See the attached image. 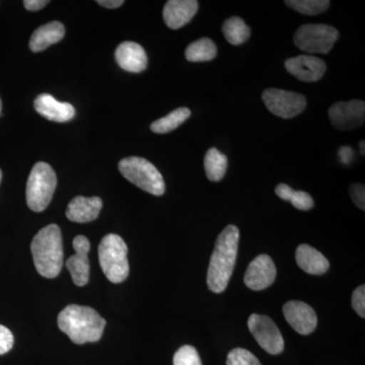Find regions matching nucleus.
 Wrapping results in <instances>:
<instances>
[{"mask_svg": "<svg viewBox=\"0 0 365 365\" xmlns=\"http://www.w3.org/2000/svg\"><path fill=\"white\" fill-rule=\"evenodd\" d=\"M14 335L6 327L0 325V355L11 351L14 346Z\"/></svg>", "mask_w": 365, "mask_h": 365, "instance_id": "30", "label": "nucleus"}, {"mask_svg": "<svg viewBox=\"0 0 365 365\" xmlns=\"http://www.w3.org/2000/svg\"><path fill=\"white\" fill-rule=\"evenodd\" d=\"M186 59L191 62L210 61L217 55V48L212 40L202 38L191 43L187 47Z\"/></svg>", "mask_w": 365, "mask_h": 365, "instance_id": "22", "label": "nucleus"}, {"mask_svg": "<svg viewBox=\"0 0 365 365\" xmlns=\"http://www.w3.org/2000/svg\"><path fill=\"white\" fill-rule=\"evenodd\" d=\"M118 66L129 72L143 71L148 67L146 53L140 45L134 42H124L118 46L115 53Z\"/></svg>", "mask_w": 365, "mask_h": 365, "instance_id": "17", "label": "nucleus"}, {"mask_svg": "<svg viewBox=\"0 0 365 365\" xmlns=\"http://www.w3.org/2000/svg\"><path fill=\"white\" fill-rule=\"evenodd\" d=\"M66 35V28L60 21H51L40 26L30 40V49L37 53L44 51L49 46L58 43Z\"/></svg>", "mask_w": 365, "mask_h": 365, "instance_id": "20", "label": "nucleus"}, {"mask_svg": "<svg viewBox=\"0 0 365 365\" xmlns=\"http://www.w3.org/2000/svg\"><path fill=\"white\" fill-rule=\"evenodd\" d=\"M34 106H35L36 111L46 119L59 122V123L71 121L76 115V109L73 106L69 103L58 102L56 98L48 93L38 96L34 102Z\"/></svg>", "mask_w": 365, "mask_h": 365, "instance_id": "16", "label": "nucleus"}, {"mask_svg": "<svg viewBox=\"0 0 365 365\" xmlns=\"http://www.w3.org/2000/svg\"><path fill=\"white\" fill-rule=\"evenodd\" d=\"M239 242V228L232 225L225 227L216 240L207 271L208 288L215 294L227 289L237 262Z\"/></svg>", "mask_w": 365, "mask_h": 365, "instance_id": "1", "label": "nucleus"}, {"mask_svg": "<svg viewBox=\"0 0 365 365\" xmlns=\"http://www.w3.org/2000/svg\"><path fill=\"white\" fill-rule=\"evenodd\" d=\"M285 4L297 13L317 16L326 11L330 7L331 2L328 0H288Z\"/></svg>", "mask_w": 365, "mask_h": 365, "instance_id": "26", "label": "nucleus"}, {"mask_svg": "<svg viewBox=\"0 0 365 365\" xmlns=\"http://www.w3.org/2000/svg\"><path fill=\"white\" fill-rule=\"evenodd\" d=\"M276 195L285 201H290L295 208L307 211L314 207V199L304 191H294L287 184H279L275 189Z\"/></svg>", "mask_w": 365, "mask_h": 365, "instance_id": "25", "label": "nucleus"}, {"mask_svg": "<svg viewBox=\"0 0 365 365\" xmlns=\"http://www.w3.org/2000/svg\"><path fill=\"white\" fill-rule=\"evenodd\" d=\"M196 0H170L163 7V20L173 30H178L189 23L198 11Z\"/></svg>", "mask_w": 365, "mask_h": 365, "instance_id": "15", "label": "nucleus"}, {"mask_svg": "<svg viewBox=\"0 0 365 365\" xmlns=\"http://www.w3.org/2000/svg\"><path fill=\"white\" fill-rule=\"evenodd\" d=\"M57 325L72 342L83 345L100 341L107 322L90 307L69 304L60 312Z\"/></svg>", "mask_w": 365, "mask_h": 365, "instance_id": "2", "label": "nucleus"}, {"mask_svg": "<svg viewBox=\"0 0 365 365\" xmlns=\"http://www.w3.org/2000/svg\"><path fill=\"white\" fill-rule=\"evenodd\" d=\"M285 68L292 76L304 83H314L323 78L327 71L324 60L311 55H299L285 61Z\"/></svg>", "mask_w": 365, "mask_h": 365, "instance_id": "14", "label": "nucleus"}, {"mask_svg": "<svg viewBox=\"0 0 365 365\" xmlns=\"http://www.w3.org/2000/svg\"><path fill=\"white\" fill-rule=\"evenodd\" d=\"M49 4L48 0H25L24 6L30 11H38Z\"/></svg>", "mask_w": 365, "mask_h": 365, "instance_id": "33", "label": "nucleus"}, {"mask_svg": "<svg viewBox=\"0 0 365 365\" xmlns=\"http://www.w3.org/2000/svg\"><path fill=\"white\" fill-rule=\"evenodd\" d=\"M277 270L268 255H259L250 263L245 274V284L255 292L266 289L275 281Z\"/></svg>", "mask_w": 365, "mask_h": 365, "instance_id": "11", "label": "nucleus"}, {"mask_svg": "<svg viewBox=\"0 0 365 365\" xmlns=\"http://www.w3.org/2000/svg\"><path fill=\"white\" fill-rule=\"evenodd\" d=\"M295 260L300 269L312 275H322L330 268V263L321 252L309 245H300L295 253Z\"/></svg>", "mask_w": 365, "mask_h": 365, "instance_id": "19", "label": "nucleus"}, {"mask_svg": "<svg viewBox=\"0 0 365 365\" xmlns=\"http://www.w3.org/2000/svg\"><path fill=\"white\" fill-rule=\"evenodd\" d=\"M350 196L355 205L365 210V187L362 184H353L350 187Z\"/></svg>", "mask_w": 365, "mask_h": 365, "instance_id": "31", "label": "nucleus"}, {"mask_svg": "<svg viewBox=\"0 0 365 365\" xmlns=\"http://www.w3.org/2000/svg\"><path fill=\"white\" fill-rule=\"evenodd\" d=\"M1 110H2V103H1V100H0V115H1Z\"/></svg>", "mask_w": 365, "mask_h": 365, "instance_id": "36", "label": "nucleus"}, {"mask_svg": "<svg viewBox=\"0 0 365 365\" xmlns=\"http://www.w3.org/2000/svg\"><path fill=\"white\" fill-rule=\"evenodd\" d=\"M250 332L258 344L271 355H278L284 350V340L275 323L267 316L253 314L248 319Z\"/></svg>", "mask_w": 365, "mask_h": 365, "instance_id": "9", "label": "nucleus"}, {"mask_svg": "<svg viewBox=\"0 0 365 365\" xmlns=\"http://www.w3.org/2000/svg\"><path fill=\"white\" fill-rule=\"evenodd\" d=\"M262 98L269 111L283 119L297 116L304 112L307 107V98L302 93L278 88H268L264 91Z\"/></svg>", "mask_w": 365, "mask_h": 365, "instance_id": "8", "label": "nucleus"}, {"mask_svg": "<svg viewBox=\"0 0 365 365\" xmlns=\"http://www.w3.org/2000/svg\"><path fill=\"white\" fill-rule=\"evenodd\" d=\"M72 245L76 254L66 261V267L71 272L74 284L78 287H85L90 280V261H88L90 241L85 235H78L73 240Z\"/></svg>", "mask_w": 365, "mask_h": 365, "instance_id": "12", "label": "nucleus"}, {"mask_svg": "<svg viewBox=\"0 0 365 365\" xmlns=\"http://www.w3.org/2000/svg\"><path fill=\"white\" fill-rule=\"evenodd\" d=\"M338 155H339L341 162L344 165H349L355 158L354 151L349 146H342Z\"/></svg>", "mask_w": 365, "mask_h": 365, "instance_id": "32", "label": "nucleus"}, {"mask_svg": "<svg viewBox=\"0 0 365 365\" xmlns=\"http://www.w3.org/2000/svg\"><path fill=\"white\" fill-rule=\"evenodd\" d=\"M227 365H262L259 359L244 348H235L228 353Z\"/></svg>", "mask_w": 365, "mask_h": 365, "instance_id": "28", "label": "nucleus"}, {"mask_svg": "<svg viewBox=\"0 0 365 365\" xmlns=\"http://www.w3.org/2000/svg\"><path fill=\"white\" fill-rule=\"evenodd\" d=\"M57 186V177L51 165L40 162L34 165L26 182V198L29 207L42 212L51 202Z\"/></svg>", "mask_w": 365, "mask_h": 365, "instance_id": "5", "label": "nucleus"}, {"mask_svg": "<svg viewBox=\"0 0 365 365\" xmlns=\"http://www.w3.org/2000/svg\"><path fill=\"white\" fill-rule=\"evenodd\" d=\"M103 207L102 199L98 197L78 196L72 199L66 210V216L71 222L78 223L91 222L97 220Z\"/></svg>", "mask_w": 365, "mask_h": 365, "instance_id": "18", "label": "nucleus"}, {"mask_svg": "<svg viewBox=\"0 0 365 365\" xmlns=\"http://www.w3.org/2000/svg\"><path fill=\"white\" fill-rule=\"evenodd\" d=\"M352 307L359 317L365 318V287L361 285L352 294Z\"/></svg>", "mask_w": 365, "mask_h": 365, "instance_id": "29", "label": "nucleus"}, {"mask_svg": "<svg viewBox=\"0 0 365 365\" xmlns=\"http://www.w3.org/2000/svg\"><path fill=\"white\" fill-rule=\"evenodd\" d=\"M1 178H2V172H1V170H0V182H1Z\"/></svg>", "mask_w": 365, "mask_h": 365, "instance_id": "37", "label": "nucleus"}, {"mask_svg": "<svg viewBox=\"0 0 365 365\" xmlns=\"http://www.w3.org/2000/svg\"><path fill=\"white\" fill-rule=\"evenodd\" d=\"M287 323L302 335H309L316 330L318 318L313 307L299 300L288 302L283 307Z\"/></svg>", "mask_w": 365, "mask_h": 365, "instance_id": "13", "label": "nucleus"}, {"mask_svg": "<svg viewBox=\"0 0 365 365\" xmlns=\"http://www.w3.org/2000/svg\"><path fill=\"white\" fill-rule=\"evenodd\" d=\"M119 170L125 179L143 191L155 196H162L165 193V185L162 174L145 158H123L119 163Z\"/></svg>", "mask_w": 365, "mask_h": 365, "instance_id": "6", "label": "nucleus"}, {"mask_svg": "<svg viewBox=\"0 0 365 365\" xmlns=\"http://www.w3.org/2000/svg\"><path fill=\"white\" fill-rule=\"evenodd\" d=\"M174 365H202L196 348L184 345L174 355Z\"/></svg>", "mask_w": 365, "mask_h": 365, "instance_id": "27", "label": "nucleus"}, {"mask_svg": "<svg viewBox=\"0 0 365 365\" xmlns=\"http://www.w3.org/2000/svg\"><path fill=\"white\" fill-rule=\"evenodd\" d=\"M222 33L228 43L237 46L249 39L251 29L241 18L232 16L223 24Z\"/></svg>", "mask_w": 365, "mask_h": 365, "instance_id": "23", "label": "nucleus"}, {"mask_svg": "<svg viewBox=\"0 0 365 365\" xmlns=\"http://www.w3.org/2000/svg\"><path fill=\"white\" fill-rule=\"evenodd\" d=\"M190 116H191V111L188 108H179V109L170 112L167 116L153 122L150 125L151 131L158 134L169 133L184 123Z\"/></svg>", "mask_w": 365, "mask_h": 365, "instance_id": "24", "label": "nucleus"}, {"mask_svg": "<svg viewBox=\"0 0 365 365\" xmlns=\"http://www.w3.org/2000/svg\"><path fill=\"white\" fill-rule=\"evenodd\" d=\"M34 264L38 273L45 278H55L63 266V244L58 225H52L42 228L34 237L31 244Z\"/></svg>", "mask_w": 365, "mask_h": 365, "instance_id": "3", "label": "nucleus"}, {"mask_svg": "<svg viewBox=\"0 0 365 365\" xmlns=\"http://www.w3.org/2000/svg\"><path fill=\"white\" fill-rule=\"evenodd\" d=\"M331 123L338 130L348 131L364 125L365 104L364 101L336 103L329 110Z\"/></svg>", "mask_w": 365, "mask_h": 365, "instance_id": "10", "label": "nucleus"}, {"mask_svg": "<svg viewBox=\"0 0 365 365\" xmlns=\"http://www.w3.org/2000/svg\"><path fill=\"white\" fill-rule=\"evenodd\" d=\"M98 261L108 280L121 283L129 275L128 248L120 235H105L98 245Z\"/></svg>", "mask_w": 365, "mask_h": 365, "instance_id": "4", "label": "nucleus"}, {"mask_svg": "<svg viewBox=\"0 0 365 365\" xmlns=\"http://www.w3.org/2000/svg\"><path fill=\"white\" fill-rule=\"evenodd\" d=\"M364 144H365L364 140L360 141V143H359L360 153H361L362 155H365Z\"/></svg>", "mask_w": 365, "mask_h": 365, "instance_id": "35", "label": "nucleus"}, {"mask_svg": "<svg viewBox=\"0 0 365 365\" xmlns=\"http://www.w3.org/2000/svg\"><path fill=\"white\" fill-rule=\"evenodd\" d=\"M204 168L209 181L220 182L227 173V155H222L215 148H210L204 158Z\"/></svg>", "mask_w": 365, "mask_h": 365, "instance_id": "21", "label": "nucleus"}, {"mask_svg": "<svg viewBox=\"0 0 365 365\" xmlns=\"http://www.w3.org/2000/svg\"><path fill=\"white\" fill-rule=\"evenodd\" d=\"M339 38V32L333 26L323 24H307L294 34V44L302 51L327 54L332 50Z\"/></svg>", "mask_w": 365, "mask_h": 365, "instance_id": "7", "label": "nucleus"}, {"mask_svg": "<svg viewBox=\"0 0 365 365\" xmlns=\"http://www.w3.org/2000/svg\"><path fill=\"white\" fill-rule=\"evenodd\" d=\"M98 4L107 9H117L124 4L123 0H98Z\"/></svg>", "mask_w": 365, "mask_h": 365, "instance_id": "34", "label": "nucleus"}]
</instances>
